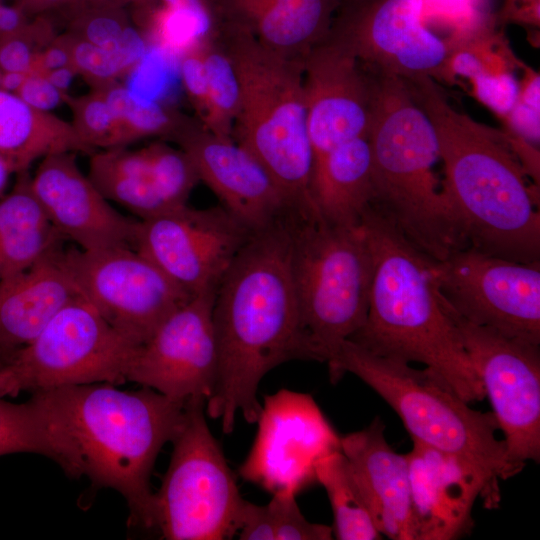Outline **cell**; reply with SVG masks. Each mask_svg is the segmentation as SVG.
Returning <instances> with one entry per match:
<instances>
[{
    "instance_id": "6da1fadb",
    "label": "cell",
    "mask_w": 540,
    "mask_h": 540,
    "mask_svg": "<svg viewBox=\"0 0 540 540\" xmlns=\"http://www.w3.org/2000/svg\"><path fill=\"white\" fill-rule=\"evenodd\" d=\"M212 320L218 370L205 411L229 434L239 413L257 421L258 386L270 370L294 359L318 361L301 321L288 216L240 250L216 289Z\"/></svg>"
},
{
    "instance_id": "7a4b0ae2",
    "label": "cell",
    "mask_w": 540,
    "mask_h": 540,
    "mask_svg": "<svg viewBox=\"0 0 540 540\" xmlns=\"http://www.w3.org/2000/svg\"><path fill=\"white\" fill-rule=\"evenodd\" d=\"M406 82L434 128L442 190L468 246L521 263L540 261L538 194L506 134L454 109L431 77Z\"/></svg>"
},
{
    "instance_id": "3957f363",
    "label": "cell",
    "mask_w": 540,
    "mask_h": 540,
    "mask_svg": "<svg viewBox=\"0 0 540 540\" xmlns=\"http://www.w3.org/2000/svg\"><path fill=\"white\" fill-rule=\"evenodd\" d=\"M361 223L374 271L366 321L348 340L379 356L424 364L468 403L484 400L455 310L439 290L435 260L372 205Z\"/></svg>"
},
{
    "instance_id": "277c9868",
    "label": "cell",
    "mask_w": 540,
    "mask_h": 540,
    "mask_svg": "<svg viewBox=\"0 0 540 540\" xmlns=\"http://www.w3.org/2000/svg\"><path fill=\"white\" fill-rule=\"evenodd\" d=\"M31 394L73 442L82 475L119 492L133 523L156 528L150 476L161 448L182 424L186 402L148 387L126 391L107 382Z\"/></svg>"
},
{
    "instance_id": "5b68a950",
    "label": "cell",
    "mask_w": 540,
    "mask_h": 540,
    "mask_svg": "<svg viewBox=\"0 0 540 540\" xmlns=\"http://www.w3.org/2000/svg\"><path fill=\"white\" fill-rule=\"evenodd\" d=\"M372 72L374 104L367 136L372 206L420 251L441 261L468 244L433 171L440 158L434 128L404 79Z\"/></svg>"
},
{
    "instance_id": "8992f818",
    "label": "cell",
    "mask_w": 540,
    "mask_h": 540,
    "mask_svg": "<svg viewBox=\"0 0 540 540\" xmlns=\"http://www.w3.org/2000/svg\"><path fill=\"white\" fill-rule=\"evenodd\" d=\"M218 38L240 86L233 139L269 171L293 213L317 218L311 197L314 154L307 129L304 60L286 58L226 22L219 26Z\"/></svg>"
},
{
    "instance_id": "52a82bcc",
    "label": "cell",
    "mask_w": 540,
    "mask_h": 540,
    "mask_svg": "<svg viewBox=\"0 0 540 540\" xmlns=\"http://www.w3.org/2000/svg\"><path fill=\"white\" fill-rule=\"evenodd\" d=\"M327 364L332 383L349 372L371 387L397 413L413 442L473 467L486 482L493 508L498 505L499 481L520 470L507 457L492 412L472 409L433 370L373 354L351 340Z\"/></svg>"
},
{
    "instance_id": "ba28073f",
    "label": "cell",
    "mask_w": 540,
    "mask_h": 540,
    "mask_svg": "<svg viewBox=\"0 0 540 540\" xmlns=\"http://www.w3.org/2000/svg\"><path fill=\"white\" fill-rule=\"evenodd\" d=\"M291 270L302 325L317 355L328 363L365 323L373 255L362 225L338 226L288 215Z\"/></svg>"
},
{
    "instance_id": "9c48e42d",
    "label": "cell",
    "mask_w": 540,
    "mask_h": 540,
    "mask_svg": "<svg viewBox=\"0 0 540 540\" xmlns=\"http://www.w3.org/2000/svg\"><path fill=\"white\" fill-rule=\"evenodd\" d=\"M206 400L185 403L161 487L156 528L168 540H224L238 533L245 500L205 418Z\"/></svg>"
},
{
    "instance_id": "30bf717a",
    "label": "cell",
    "mask_w": 540,
    "mask_h": 540,
    "mask_svg": "<svg viewBox=\"0 0 540 540\" xmlns=\"http://www.w3.org/2000/svg\"><path fill=\"white\" fill-rule=\"evenodd\" d=\"M137 347L81 296L0 367V396L98 382L122 384Z\"/></svg>"
},
{
    "instance_id": "8fae6325",
    "label": "cell",
    "mask_w": 540,
    "mask_h": 540,
    "mask_svg": "<svg viewBox=\"0 0 540 540\" xmlns=\"http://www.w3.org/2000/svg\"><path fill=\"white\" fill-rule=\"evenodd\" d=\"M62 261L82 296L137 346L192 297L133 248L63 249Z\"/></svg>"
},
{
    "instance_id": "7c38bea8",
    "label": "cell",
    "mask_w": 540,
    "mask_h": 540,
    "mask_svg": "<svg viewBox=\"0 0 540 540\" xmlns=\"http://www.w3.org/2000/svg\"><path fill=\"white\" fill-rule=\"evenodd\" d=\"M435 274L461 317L540 345V261L521 263L467 246L435 260Z\"/></svg>"
},
{
    "instance_id": "4fadbf2b",
    "label": "cell",
    "mask_w": 540,
    "mask_h": 540,
    "mask_svg": "<svg viewBox=\"0 0 540 540\" xmlns=\"http://www.w3.org/2000/svg\"><path fill=\"white\" fill-rule=\"evenodd\" d=\"M463 344L492 406L509 461L540 459V345L474 324L456 311Z\"/></svg>"
},
{
    "instance_id": "5bb4252c",
    "label": "cell",
    "mask_w": 540,
    "mask_h": 540,
    "mask_svg": "<svg viewBox=\"0 0 540 540\" xmlns=\"http://www.w3.org/2000/svg\"><path fill=\"white\" fill-rule=\"evenodd\" d=\"M329 36L370 69L448 82L450 48L425 26L422 0H344Z\"/></svg>"
},
{
    "instance_id": "9a60e30c",
    "label": "cell",
    "mask_w": 540,
    "mask_h": 540,
    "mask_svg": "<svg viewBox=\"0 0 540 540\" xmlns=\"http://www.w3.org/2000/svg\"><path fill=\"white\" fill-rule=\"evenodd\" d=\"M258 430L240 476L272 494H298L316 481V466L340 450V437L313 397L281 389L265 396Z\"/></svg>"
},
{
    "instance_id": "2e32d148",
    "label": "cell",
    "mask_w": 540,
    "mask_h": 540,
    "mask_svg": "<svg viewBox=\"0 0 540 540\" xmlns=\"http://www.w3.org/2000/svg\"><path fill=\"white\" fill-rule=\"evenodd\" d=\"M254 232L222 205L188 204L139 220L135 250L190 295L216 290Z\"/></svg>"
},
{
    "instance_id": "e0dca14e",
    "label": "cell",
    "mask_w": 540,
    "mask_h": 540,
    "mask_svg": "<svg viewBox=\"0 0 540 540\" xmlns=\"http://www.w3.org/2000/svg\"><path fill=\"white\" fill-rule=\"evenodd\" d=\"M216 290L192 296L137 347L126 381L151 388L173 400L212 396L218 352L212 320Z\"/></svg>"
},
{
    "instance_id": "ac0fdd59",
    "label": "cell",
    "mask_w": 540,
    "mask_h": 540,
    "mask_svg": "<svg viewBox=\"0 0 540 540\" xmlns=\"http://www.w3.org/2000/svg\"><path fill=\"white\" fill-rule=\"evenodd\" d=\"M304 90L314 162L346 142L367 138L373 73L329 34L304 58Z\"/></svg>"
},
{
    "instance_id": "d6986e66",
    "label": "cell",
    "mask_w": 540,
    "mask_h": 540,
    "mask_svg": "<svg viewBox=\"0 0 540 540\" xmlns=\"http://www.w3.org/2000/svg\"><path fill=\"white\" fill-rule=\"evenodd\" d=\"M192 159L200 181L252 232L292 213L291 205L263 164L233 138L217 136L195 118L172 141Z\"/></svg>"
},
{
    "instance_id": "ffe728a7",
    "label": "cell",
    "mask_w": 540,
    "mask_h": 540,
    "mask_svg": "<svg viewBox=\"0 0 540 540\" xmlns=\"http://www.w3.org/2000/svg\"><path fill=\"white\" fill-rule=\"evenodd\" d=\"M30 185L49 222L81 250L135 249L139 220L124 216L109 204L80 170L75 152L42 158Z\"/></svg>"
},
{
    "instance_id": "44dd1931",
    "label": "cell",
    "mask_w": 540,
    "mask_h": 540,
    "mask_svg": "<svg viewBox=\"0 0 540 540\" xmlns=\"http://www.w3.org/2000/svg\"><path fill=\"white\" fill-rule=\"evenodd\" d=\"M409 462L414 540H452L468 533L477 499L493 508L483 477L462 460L413 442Z\"/></svg>"
},
{
    "instance_id": "7402d4cb",
    "label": "cell",
    "mask_w": 540,
    "mask_h": 540,
    "mask_svg": "<svg viewBox=\"0 0 540 540\" xmlns=\"http://www.w3.org/2000/svg\"><path fill=\"white\" fill-rule=\"evenodd\" d=\"M384 431L377 417L366 428L341 437L340 449L381 535L414 540L408 458L388 444Z\"/></svg>"
},
{
    "instance_id": "603a6c76",
    "label": "cell",
    "mask_w": 540,
    "mask_h": 540,
    "mask_svg": "<svg viewBox=\"0 0 540 540\" xmlns=\"http://www.w3.org/2000/svg\"><path fill=\"white\" fill-rule=\"evenodd\" d=\"M62 250L51 251L0 282V355L4 364L64 307L82 296L62 261Z\"/></svg>"
},
{
    "instance_id": "cb8c5ba5",
    "label": "cell",
    "mask_w": 540,
    "mask_h": 540,
    "mask_svg": "<svg viewBox=\"0 0 540 540\" xmlns=\"http://www.w3.org/2000/svg\"><path fill=\"white\" fill-rule=\"evenodd\" d=\"M222 22L250 33L266 48L304 60L326 39L344 0H214Z\"/></svg>"
},
{
    "instance_id": "d4e9b609",
    "label": "cell",
    "mask_w": 540,
    "mask_h": 540,
    "mask_svg": "<svg viewBox=\"0 0 540 540\" xmlns=\"http://www.w3.org/2000/svg\"><path fill=\"white\" fill-rule=\"evenodd\" d=\"M311 197L324 222L338 226L361 224L374 198L367 138L346 142L314 162Z\"/></svg>"
},
{
    "instance_id": "484cf974",
    "label": "cell",
    "mask_w": 540,
    "mask_h": 540,
    "mask_svg": "<svg viewBox=\"0 0 540 540\" xmlns=\"http://www.w3.org/2000/svg\"><path fill=\"white\" fill-rule=\"evenodd\" d=\"M61 152H95L85 144L72 124L38 111L17 94L0 88V156L15 173L27 171L38 158Z\"/></svg>"
},
{
    "instance_id": "4316f807",
    "label": "cell",
    "mask_w": 540,
    "mask_h": 540,
    "mask_svg": "<svg viewBox=\"0 0 540 540\" xmlns=\"http://www.w3.org/2000/svg\"><path fill=\"white\" fill-rule=\"evenodd\" d=\"M64 240L34 195L27 171L18 173L12 191L0 199V282L62 247Z\"/></svg>"
},
{
    "instance_id": "83f0119b",
    "label": "cell",
    "mask_w": 540,
    "mask_h": 540,
    "mask_svg": "<svg viewBox=\"0 0 540 540\" xmlns=\"http://www.w3.org/2000/svg\"><path fill=\"white\" fill-rule=\"evenodd\" d=\"M22 452L50 458L70 477L83 476L73 442L36 395L24 403L0 396V456Z\"/></svg>"
},
{
    "instance_id": "f1b7e54d",
    "label": "cell",
    "mask_w": 540,
    "mask_h": 540,
    "mask_svg": "<svg viewBox=\"0 0 540 540\" xmlns=\"http://www.w3.org/2000/svg\"><path fill=\"white\" fill-rule=\"evenodd\" d=\"M90 157L88 177L108 201L126 208L140 220L170 211L158 191L143 148L100 149Z\"/></svg>"
},
{
    "instance_id": "f546056e",
    "label": "cell",
    "mask_w": 540,
    "mask_h": 540,
    "mask_svg": "<svg viewBox=\"0 0 540 540\" xmlns=\"http://www.w3.org/2000/svg\"><path fill=\"white\" fill-rule=\"evenodd\" d=\"M316 481L325 489L334 517L333 535L339 540H377L378 531L351 466L336 450L321 458Z\"/></svg>"
},
{
    "instance_id": "4dcf8cb0",
    "label": "cell",
    "mask_w": 540,
    "mask_h": 540,
    "mask_svg": "<svg viewBox=\"0 0 540 540\" xmlns=\"http://www.w3.org/2000/svg\"><path fill=\"white\" fill-rule=\"evenodd\" d=\"M96 91L105 97L120 119L129 144L149 137L173 141L194 120L161 101L132 96L118 81Z\"/></svg>"
},
{
    "instance_id": "1f68e13d",
    "label": "cell",
    "mask_w": 540,
    "mask_h": 540,
    "mask_svg": "<svg viewBox=\"0 0 540 540\" xmlns=\"http://www.w3.org/2000/svg\"><path fill=\"white\" fill-rule=\"evenodd\" d=\"M208 99L203 126L211 133L233 138L240 105V86L233 63L218 38V31L203 44Z\"/></svg>"
},
{
    "instance_id": "d6a6232c",
    "label": "cell",
    "mask_w": 540,
    "mask_h": 540,
    "mask_svg": "<svg viewBox=\"0 0 540 540\" xmlns=\"http://www.w3.org/2000/svg\"><path fill=\"white\" fill-rule=\"evenodd\" d=\"M143 149L158 191L169 210L187 205L192 190L200 182L190 156L180 147L174 148L164 140L153 142Z\"/></svg>"
},
{
    "instance_id": "836d02e7",
    "label": "cell",
    "mask_w": 540,
    "mask_h": 540,
    "mask_svg": "<svg viewBox=\"0 0 540 540\" xmlns=\"http://www.w3.org/2000/svg\"><path fill=\"white\" fill-rule=\"evenodd\" d=\"M66 104L73 115V128L93 150L129 144L123 124L99 91L92 90L78 97L69 95Z\"/></svg>"
},
{
    "instance_id": "e575fe53",
    "label": "cell",
    "mask_w": 540,
    "mask_h": 540,
    "mask_svg": "<svg viewBox=\"0 0 540 540\" xmlns=\"http://www.w3.org/2000/svg\"><path fill=\"white\" fill-rule=\"evenodd\" d=\"M55 37L51 22L43 15L22 32L0 37L1 72L33 73L38 53Z\"/></svg>"
},
{
    "instance_id": "d590c367",
    "label": "cell",
    "mask_w": 540,
    "mask_h": 540,
    "mask_svg": "<svg viewBox=\"0 0 540 540\" xmlns=\"http://www.w3.org/2000/svg\"><path fill=\"white\" fill-rule=\"evenodd\" d=\"M65 35L70 49L71 65L92 90L105 88L124 76L123 68L112 49L92 44L68 32Z\"/></svg>"
},
{
    "instance_id": "8d00e7d4",
    "label": "cell",
    "mask_w": 540,
    "mask_h": 540,
    "mask_svg": "<svg viewBox=\"0 0 540 540\" xmlns=\"http://www.w3.org/2000/svg\"><path fill=\"white\" fill-rule=\"evenodd\" d=\"M68 33L106 49H113L130 21L124 7H91L75 12Z\"/></svg>"
},
{
    "instance_id": "74e56055",
    "label": "cell",
    "mask_w": 540,
    "mask_h": 540,
    "mask_svg": "<svg viewBox=\"0 0 540 540\" xmlns=\"http://www.w3.org/2000/svg\"><path fill=\"white\" fill-rule=\"evenodd\" d=\"M275 540H330L333 528L308 521L296 502V494L279 492L268 503Z\"/></svg>"
},
{
    "instance_id": "f35d334b",
    "label": "cell",
    "mask_w": 540,
    "mask_h": 540,
    "mask_svg": "<svg viewBox=\"0 0 540 540\" xmlns=\"http://www.w3.org/2000/svg\"><path fill=\"white\" fill-rule=\"evenodd\" d=\"M426 15L453 23L459 32L494 20L490 0H422Z\"/></svg>"
},
{
    "instance_id": "ab89813d",
    "label": "cell",
    "mask_w": 540,
    "mask_h": 540,
    "mask_svg": "<svg viewBox=\"0 0 540 540\" xmlns=\"http://www.w3.org/2000/svg\"><path fill=\"white\" fill-rule=\"evenodd\" d=\"M203 44H200L179 57L178 68L182 86L188 100L196 112V118L202 122L208 99L207 77L203 57Z\"/></svg>"
},
{
    "instance_id": "60d3db41",
    "label": "cell",
    "mask_w": 540,
    "mask_h": 540,
    "mask_svg": "<svg viewBox=\"0 0 540 540\" xmlns=\"http://www.w3.org/2000/svg\"><path fill=\"white\" fill-rule=\"evenodd\" d=\"M471 80L479 100L497 113L509 115L520 92V87L509 72L481 74Z\"/></svg>"
},
{
    "instance_id": "b9f144b4",
    "label": "cell",
    "mask_w": 540,
    "mask_h": 540,
    "mask_svg": "<svg viewBox=\"0 0 540 540\" xmlns=\"http://www.w3.org/2000/svg\"><path fill=\"white\" fill-rule=\"evenodd\" d=\"M32 108L50 112L61 104H66L69 94L58 90L41 73H30L16 93Z\"/></svg>"
},
{
    "instance_id": "7bdbcfd3",
    "label": "cell",
    "mask_w": 540,
    "mask_h": 540,
    "mask_svg": "<svg viewBox=\"0 0 540 540\" xmlns=\"http://www.w3.org/2000/svg\"><path fill=\"white\" fill-rule=\"evenodd\" d=\"M238 536L241 540H275L268 504L258 505L245 500L240 515Z\"/></svg>"
},
{
    "instance_id": "ee69618b",
    "label": "cell",
    "mask_w": 540,
    "mask_h": 540,
    "mask_svg": "<svg viewBox=\"0 0 540 540\" xmlns=\"http://www.w3.org/2000/svg\"><path fill=\"white\" fill-rule=\"evenodd\" d=\"M148 47L149 42L143 33L138 28L133 27L132 24L128 25L112 49L119 59L124 76L141 60Z\"/></svg>"
},
{
    "instance_id": "f6af8a7d",
    "label": "cell",
    "mask_w": 540,
    "mask_h": 540,
    "mask_svg": "<svg viewBox=\"0 0 540 540\" xmlns=\"http://www.w3.org/2000/svg\"><path fill=\"white\" fill-rule=\"evenodd\" d=\"M496 22L517 23L533 27H539L540 23V0H504L497 14H494Z\"/></svg>"
},
{
    "instance_id": "bcb514c9",
    "label": "cell",
    "mask_w": 540,
    "mask_h": 540,
    "mask_svg": "<svg viewBox=\"0 0 540 540\" xmlns=\"http://www.w3.org/2000/svg\"><path fill=\"white\" fill-rule=\"evenodd\" d=\"M68 65H71V55L67 37L63 34L56 36L49 45L38 53L33 73L44 74Z\"/></svg>"
},
{
    "instance_id": "7dc6e473",
    "label": "cell",
    "mask_w": 540,
    "mask_h": 540,
    "mask_svg": "<svg viewBox=\"0 0 540 540\" xmlns=\"http://www.w3.org/2000/svg\"><path fill=\"white\" fill-rule=\"evenodd\" d=\"M28 24V15L18 5L0 4V37L20 33Z\"/></svg>"
},
{
    "instance_id": "c3c4849f",
    "label": "cell",
    "mask_w": 540,
    "mask_h": 540,
    "mask_svg": "<svg viewBox=\"0 0 540 540\" xmlns=\"http://www.w3.org/2000/svg\"><path fill=\"white\" fill-rule=\"evenodd\" d=\"M18 6L27 15H44L47 12L62 10L69 15L74 6V0H19Z\"/></svg>"
},
{
    "instance_id": "681fc988",
    "label": "cell",
    "mask_w": 540,
    "mask_h": 540,
    "mask_svg": "<svg viewBox=\"0 0 540 540\" xmlns=\"http://www.w3.org/2000/svg\"><path fill=\"white\" fill-rule=\"evenodd\" d=\"M58 90L68 93L73 79L78 75L72 65L50 70L43 74Z\"/></svg>"
},
{
    "instance_id": "f907efd6",
    "label": "cell",
    "mask_w": 540,
    "mask_h": 540,
    "mask_svg": "<svg viewBox=\"0 0 540 540\" xmlns=\"http://www.w3.org/2000/svg\"><path fill=\"white\" fill-rule=\"evenodd\" d=\"M129 2L130 0H74V6L70 13V16L84 8L124 7L125 5L129 4Z\"/></svg>"
},
{
    "instance_id": "816d5d0a",
    "label": "cell",
    "mask_w": 540,
    "mask_h": 540,
    "mask_svg": "<svg viewBox=\"0 0 540 540\" xmlns=\"http://www.w3.org/2000/svg\"><path fill=\"white\" fill-rule=\"evenodd\" d=\"M27 75V73L22 72H2L0 88L16 94L25 81Z\"/></svg>"
},
{
    "instance_id": "f5cc1de1",
    "label": "cell",
    "mask_w": 540,
    "mask_h": 540,
    "mask_svg": "<svg viewBox=\"0 0 540 540\" xmlns=\"http://www.w3.org/2000/svg\"><path fill=\"white\" fill-rule=\"evenodd\" d=\"M12 173L15 172L11 165L0 156V196L3 194Z\"/></svg>"
},
{
    "instance_id": "db71d44e",
    "label": "cell",
    "mask_w": 540,
    "mask_h": 540,
    "mask_svg": "<svg viewBox=\"0 0 540 540\" xmlns=\"http://www.w3.org/2000/svg\"><path fill=\"white\" fill-rule=\"evenodd\" d=\"M3 364H4V360H3L2 356L0 355V367L3 366Z\"/></svg>"
}]
</instances>
